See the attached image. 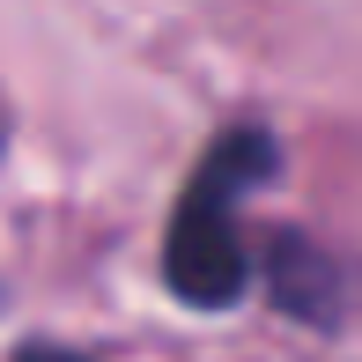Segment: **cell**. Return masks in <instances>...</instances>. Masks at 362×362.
<instances>
[{
    "mask_svg": "<svg viewBox=\"0 0 362 362\" xmlns=\"http://www.w3.org/2000/svg\"><path fill=\"white\" fill-rule=\"evenodd\" d=\"M274 177V134L237 126L207 148L192 170L185 200L170 215V244H163V281L192 310H229L244 296V244H237V200Z\"/></svg>",
    "mask_w": 362,
    "mask_h": 362,
    "instance_id": "6da1fadb",
    "label": "cell"
},
{
    "mask_svg": "<svg viewBox=\"0 0 362 362\" xmlns=\"http://www.w3.org/2000/svg\"><path fill=\"white\" fill-rule=\"evenodd\" d=\"M274 296H281L288 310H303V318H333V303H325V267L310 259V244H274Z\"/></svg>",
    "mask_w": 362,
    "mask_h": 362,
    "instance_id": "7a4b0ae2",
    "label": "cell"
},
{
    "mask_svg": "<svg viewBox=\"0 0 362 362\" xmlns=\"http://www.w3.org/2000/svg\"><path fill=\"white\" fill-rule=\"evenodd\" d=\"M15 362H89V355H74V348H52V340H37V348H23Z\"/></svg>",
    "mask_w": 362,
    "mask_h": 362,
    "instance_id": "3957f363",
    "label": "cell"
}]
</instances>
